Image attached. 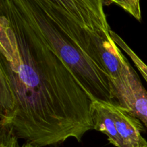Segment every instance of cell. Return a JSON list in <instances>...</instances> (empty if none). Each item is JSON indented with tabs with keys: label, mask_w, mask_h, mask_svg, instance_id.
Instances as JSON below:
<instances>
[{
	"label": "cell",
	"mask_w": 147,
	"mask_h": 147,
	"mask_svg": "<svg viewBox=\"0 0 147 147\" xmlns=\"http://www.w3.org/2000/svg\"><path fill=\"white\" fill-rule=\"evenodd\" d=\"M111 35L113 41L118 45V47L121 50H123V52H125L131 57L133 63H134L136 67H137L138 70L140 72V73L142 75V76H143L144 80H146L147 83V65L146 63L136 54V53L128 45L127 43L117 33L115 32L114 31L111 30Z\"/></svg>",
	"instance_id": "cell-5"
},
{
	"label": "cell",
	"mask_w": 147,
	"mask_h": 147,
	"mask_svg": "<svg viewBox=\"0 0 147 147\" xmlns=\"http://www.w3.org/2000/svg\"><path fill=\"white\" fill-rule=\"evenodd\" d=\"M43 37L92 100L117 103L111 79L128 59L115 43L103 0H24Z\"/></svg>",
	"instance_id": "cell-2"
},
{
	"label": "cell",
	"mask_w": 147,
	"mask_h": 147,
	"mask_svg": "<svg viewBox=\"0 0 147 147\" xmlns=\"http://www.w3.org/2000/svg\"><path fill=\"white\" fill-rule=\"evenodd\" d=\"M111 80L118 104L129 110L147 128V90L129 60L120 76Z\"/></svg>",
	"instance_id": "cell-4"
},
{
	"label": "cell",
	"mask_w": 147,
	"mask_h": 147,
	"mask_svg": "<svg viewBox=\"0 0 147 147\" xmlns=\"http://www.w3.org/2000/svg\"><path fill=\"white\" fill-rule=\"evenodd\" d=\"M92 103L24 0H0V126L34 147L80 142L93 129Z\"/></svg>",
	"instance_id": "cell-1"
},
{
	"label": "cell",
	"mask_w": 147,
	"mask_h": 147,
	"mask_svg": "<svg viewBox=\"0 0 147 147\" xmlns=\"http://www.w3.org/2000/svg\"><path fill=\"white\" fill-rule=\"evenodd\" d=\"M92 119L93 129L106 135L114 146L147 147L143 123L118 103L93 100Z\"/></svg>",
	"instance_id": "cell-3"
},
{
	"label": "cell",
	"mask_w": 147,
	"mask_h": 147,
	"mask_svg": "<svg viewBox=\"0 0 147 147\" xmlns=\"http://www.w3.org/2000/svg\"><path fill=\"white\" fill-rule=\"evenodd\" d=\"M0 147H34L29 143L20 144L19 139L11 127L0 126Z\"/></svg>",
	"instance_id": "cell-6"
},
{
	"label": "cell",
	"mask_w": 147,
	"mask_h": 147,
	"mask_svg": "<svg viewBox=\"0 0 147 147\" xmlns=\"http://www.w3.org/2000/svg\"><path fill=\"white\" fill-rule=\"evenodd\" d=\"M118 4L119 7L123 8V9L130 14H131L135 19L139 21H141L142 19V13H141L140 1L138 0H130V1H104V4L109 5V4Z\"/></svg>",
	"instance_id": "cell-7"
}]
</instances>
